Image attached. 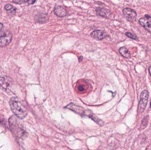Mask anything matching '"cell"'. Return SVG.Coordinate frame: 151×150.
Listing matches in <instances>:
<instances>
[{
	"instance_id": "cell-15",
	"label": "cell",
	"mask_w": 151,
	"mask_h": 150,
	"mask_svg": "<svg viewBox=\"0 0 151 150\" xmlns=\"http://www.w3.org/2000/svg\"><path fill=\"white\" fill-rule=\"evenodd\" d=\"M4 9L6 10L7 13L10 15H14L16 14V9L11 4H6L4 7Z\"/></svg>"
},
{
	"instance_id": "cell-3",
	"label": "cell",
	"mask_w": 151,
	"mask_h": 150,
	"mask_svg": "<svg viewBox=\"0 0 151 150\" xmlns=\"http://www.w3.org/2000/svg\"><path fill=\"white\" fill-rule=\"evenodd\" d=\"M12 34L8 30L0 32V47H3L9 45L12 40Z\"/></svg>"
},
{
	"instance_id": "cell-13",
	"label": "cell",
	"mask_w": 151,
	"mask_h": 150,
	"mask_svg": "<svg viewBox=\"0 0 151 150\" xmlns=\"http://www.w3.org/2000/svg\"><path fill=\"white\" fill-rule=\"evenodd\" d=\"M35 20L38 23H43L48 22L49 18L47 14H40L35 16Z\"/></svg>"
},
{
	"instance_id": "cell-14",
	"label": "cell",
	"mask_w": 151,
	"mask_h": 150,
	"mask_svg": "<svg viewBox=\"0 0 151 150\" xmlns=\"http://www.w3.org/2000/svg\"><path fill=\"white\" fill-rule=\"evenodd\" d=\"M119 53L121 55L125 58H130L131 57L130 53L127 48H126L125 47H122L119 49Z\"/></svg>"
},
{
	"instance_id": "cell-17",
	"label": "cell",
	"mask_w": 151,
	"mask_h": 150,
	"mask_svg": "<svg viewBox=\"0 0 151 150\" xmlns=\"http://www.w3.org/2000/svg\"><path fill=\"white\" fill-rule=\"evenodd\" d=\"M125 34H126V36H127L128 37L132 39L137 40L138 39V38L136 35L131 33L127 32L125 33Z\"/></svg>"
},
{
	"instance_id": "cell-20",
	"label": "cell",
	"mask_w": 151,
	"mask_h": 150,
	"mask_svg": "<svg viewBox=\"0 0 151 150\" xmlns=\"http://www.w3.org/2000/svg\"><path fill=\"white\" fill-rule=\"evenodd\" d=\"M4 25L2 23H0V31L3 28Z\"/></svg>"
},
{
	"instance_id": "cell-24",
	"label": "cell",
	"mask_w": 151,
	"mask_h": 150,
	"mask_svg": "<svg viewBox=\"0 0 151 150\" xmlns=\"http://www.w3.org/2000/svg\"><path fill=\"white\" fill-rule=\"evenodd\" d=\"M150 107H151V104H150Z\"/></svg>"
},
{
	"instance_id": "cell-9",
	"label": "cell",
	"mask_w": 151,
	"mask_h": 150,
	"mask_svg": "<svg viewBox=\"0 0 151 150\" xmlns=\"http://www.w3.org/2000/svg\"><path fill=\"white\" fill-rule=\"evenodd\" d=\"M54 12L57 16L60 17L65 16L68 13L67 10L62 6H58L55 7Z\"/></svg>"
},
{
	"instance_id": "cell-5",
	"label": "cell",
	"mask_w": 151,
	"mask_h": 150,
	"mask_svg": "<svg viewBox=\"0 0 151 150\" xmlns=\"http://www.w3.org/2000/svg\"><path fill=\"white\" fill-rule=\"evenodd\" d=\"M12 81L10 77L6 76H0V88L3 90L7 92L9 90Z\"/></svg>"
},
{
	"instance_id": "cell-4",
	"label": "cell",
	"mask_w": 151,
	"mask_h": 150,
	"mask_svg": "<svg viewBox=\"0 0 151 150\" xmlns=\"http://www.w3.org/2000/svg\"><path fill=\"white\" fill-rule=\"evenodd\" d=\"M149 99V92L146 90L143 91L140 96V100L138 105V113H142L146 108Z\"/></svg>"
},
{
	"instance_id": "cell-7",
	"label": "cell",
	"mask_w": 151,
	"mask_h": 150,
	"mask_svg": "<svg viewBox=\"0 0 151 150\" xmlns=\"http://www.w3.org/2000/svg\"><path fill=\"white\" fill-rule=\"evenodd\" d=\"M91 36L97 40H102L108 37L106 33L101 30H96L91 33Z\"/></svg>"
},
{
	"instance_id": "cell-11",
	"label": "cell",
	"mask_w": 151,
	"mask_h": 150,
	"mask_svg": "<svg viewBox=\"0 0 151 150\" xmlns=\"http://www.w3.org/2000/svg\"><path fill=\"white\" fill-rule=\"evenodd\" d=\"M139 23L146 31L151 33V21L145 18H142L139 19Z\"/></svg>"
},
{
	"instance_id": "cell-2",
	"label": "cell",
	"mask_w": 151,
	"mask_h": 150,
	"mask_svg": "<svg viewBox=\"0 0 151 150\" xmlns=\"http://www.w3.org/2000/svg\"><path fill=\"white\" fill-rule=\"evenodd\" d=\"M9 126L13 134L17 138H21L25 135V132L20 126L18 120L15 117L12 116L9 120Z\"/></svg>"
},
{
	"instance_id": "cell-8",
	"label": "cell",
	"mask_w": 151,
	"mask_h": 150,
	"mask_svg": "<svg viewBox=\"0 0 151 150\" xmlns=\"http://www.w3.org/2000/svg\"><path fill=\"white\" fill-rule=\"evenodd\" d=\"M83 115L87 116V117L90 118L92 120L94 121L95 122L97 123L99 126H102L104 124V122H103V121L99 119L96 115L93 114L90 110H85Z\"/></svg>"
},
{
	"instance_id": "cell-18",
	"label": "cell",
	"mask_w": 151,
	"mask_h": 150,
	"mask_svg": "<svg viewBox=\"0 0 151 150\" xmlns=\"http://www.w3.org/2000/svg\"><path fill=\"white\" fill-rule=\"evenodd\" d=\"M148 121H149V116H147V117L144 118V119L142 121V126H143V127H145L147 126V124H148Z\"/></svg>"
},
{
	"instance_id": "cell-16",
	"label": "cell",
	"mask_w": 151,
	"mask_h": 150,
	"mask_svg": "<svg viewBox=\"0 0 151 150\" xmlns=\"http://www.w3.org/2000/svg\"><path fill=\"white\" fill-rule=\"evenodd\" d=\"M13 2L15 3L16 4H21L23 3H27V4H33L34 3L36 2L35 1H24V0H18V1H12Z\"/></svg>"
},
{
	"instance_id": "cell-10",
	"label": "cell",
	"mask_w": 151,
	"mask_h": 150,
	"mask_svg": "<svg viewBox=\"0 0 151 150\" xmlns=\"http://www.w3.org/2000/svg\"><path fill=\"white\" fill-rule=\"evenodd\" d=\"M65 107L75 112L76 113L80 114V115H83L84 111H85V110L83 107L76 105L73 103H71L70 105L66 106Z\"/></svg>"
},
{
	"instance_id": "cell-22",
	"label": "cell",
	"mask_w": 151,
	"mask_h": 150,
	"mask_svg": "<svg viewBox=\"0 0 151 150\" xmlns=\"http://www.w3.org/2000/svg\"><path fill=\"white\" fill-rule=\"evenodd\" d=\"M149 71L150 73V75L151 76V66H150L149 68Z\"/></svg>"
},
{
	"instance_id": "cell-6",
	"label": "cell",
	"mask_w": 151,
	"mask_h": 150,
	"mask_svg": "<svg viewBox=\"0 0 151 150\" xmlns=\"http://www.w3.org/2000/svg\"><path fill=\"white\" fill-rule=\"evenodd\" d=\"M123 14L127 20L129 22H134L137 18V13L134 10L126 8L123 10Z\"/></svg>"
},
{
	"instance_id": "cell-1",
	"label": "cell",
	"mask_w": 151,
	"mask_h": 150,
	"mask_svg": "<svg viewBox=\"0 0 151 150\" xmlns=\"http://www.w3.org/2000/svg\"><path fill=\"white\" fill-rule=\"evenodd\" d=\"M10 106L12 112L20 119H24L27 114V110L16 97H12L10 100Z\"/></svg>"
},
{
	"instance_id": "cell-23",
	"label": "cell",
	"mask_w": 151,
	"mask_h": 150,
	"mask_svg": "<svg viewBox=\"0 0 151 150\" xmlns=\"http://www.w3.org/2000/svg\"><path fill=\"white\" fill-rule=\"evenodd\" d=\"M82 59H83V57L82 56H80V57H79V61L80 62H81V61L82 60Z\"/></svg>"
},
{
	"instance_id": "cell-19",
	"label": "cell",
	"mask_w": 151,
	"mask_h": 150,
	"mask_svg": "<svg viewBox=\"0 0 151 150\" xmlns=\"http://www.w3.org/2000/svg\"><path fill=\"white\" fill-rule=\"evenodd\" d=\"M85 90V87L83 85H79L78 87V90L80 92H83Z\"/></svg>"
},
{
	"instance_id": "cell-21",
	"label": "cell",
	"mask_w": 151,
	"mask_h": 150,
	"mask_svg": "<svg viewBox=\"0 0 151 150\" xmlns=\"http://www.w3.org/2000/svg\"><path fill=\"white\" fill-rule=\"evenodd\" d=\"M145 18H146L147 19V18H151V16H149V15H145Z\"/></svg>"
},
{
	"instance_id": "cell-12",
	"label": "cell",
	"mask_w": 151,
	"mask_h": 150,
	"mask_svg": "<svg viewBox=\"0 0 151 150\" xmlns=\"http://www.w3.org/2000/svg\"><path fill=\"white\" fill-rule=\"evenodd\" d=\"M96 13L98 16L103 17L109 18L111 15V12L108 10L101 8H98L96 9Z\"/></svg>"
}]
</instances>
